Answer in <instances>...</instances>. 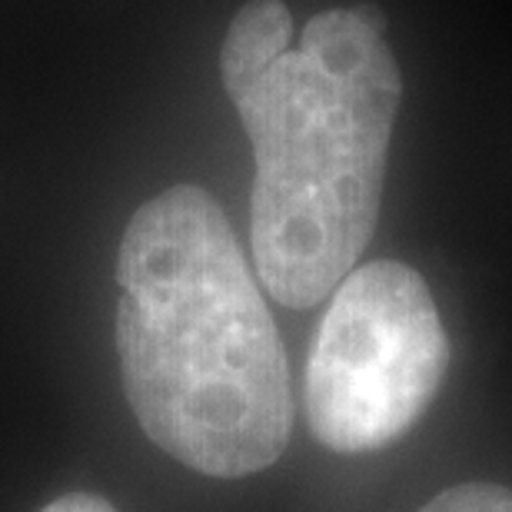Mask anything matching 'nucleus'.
<instances>
[{"instance_id": "obj_1", "label": "nucleus", "mask_w": 512, "mask_h": 512, "mask_svg": "<svg viewBox=\"0 0 512 512\" xmlns=\"http://www.w3.org/2000/svg\"><path fill=\"white\" fill-rule=\"evenodd\" d=\"M117 283L120 373L143 433L203 476L273 466L293 433L290 363L220 203L193 183L143 203Z\"/></svg>"}, {"instance_id": "obj_6", "label": "nucleus", "mask_w": 512, "mask_h": 512, "mask_svg": "<svg viewBox=\"0 0 512 512\" xmlns=\"http://www.w3.org/2000/svg\"><path fill=\"white\" fill-rule=\"evenodd\" d=\"M40 512H117V509L97 493H67V496L54 499L50 506H44Z\"/></svg>"}, {"instance_id": "obj_4", "label": "nucleus", "mask_w": 512, "mask_h": 512, "mask_svg": "<svg viewBox=\"0 0 512 512\" xmlns=\"http://www.w3.org/2000/svg\"><path fill=\"white\" fill-rule=\"evenodd\" d=\"M293 17L283 0H250L230 20L220 47V80L233 90L263 74L273 60L290 50Z\"/></svg>"}, {"instance_id": "obj_3", "label": "nucleus", "mask_w": 512, "mask_h": 512, "mask_svg": "<svg viewBox=\"0 0 512 512\" xmlns=\"http://www.w3.org/2000/svg\"><path fill=\"white\" fill-rule=\"evenodd\" d=\"M449 370L426 280L399 260L356 266L330 293L306 363V419L326 449L376 453L403 439Z\"/></svg>"}, {"instance_id": "obj_5", "label": "nucleus", "mask_w": 512, "mask_h": 512, "mask_svg": "<svg viewBox=\"0 0 512 512\" xmlns=\"http://www.w3.org/2000/svg\"><path fill=\"white\" fill-rule=\"evenodd\" d=\"M419 512H512V489L496 483L449 486Z\"/></svg>"}, {"instance_id": "obj_2", "label": "nucleus", "mask_w": 512, "mask_h": 512, "mask_svg": "<svg viewBox=\"0 0 512 512\" xmlns=\"http://www.w3.org/2000/svg\"><path fill=\"white\" fill-rule=\"evenodd\" d=\"M256 157L250 247L283 306L326 300L376 230L403 100L393 50L356 10H323L300 47L227 90Z\"/></svg>"}, {"instance_id": "obj_7", "label": "nucleus", "mask_w": 512, "mask_h": 512, "mask_svg": "<svg viewBox=\"0 0 512 512\" xmlns=\"http://www.w3.org/2000/svg\"><path fill=\"white\" fill-rule=\"evenodd\" d=\"M353 10H356V17H360L366 27L376 30V34H383V30H386V17L373 4H360V7H353Z\"/></svg>"}]
</instances>
